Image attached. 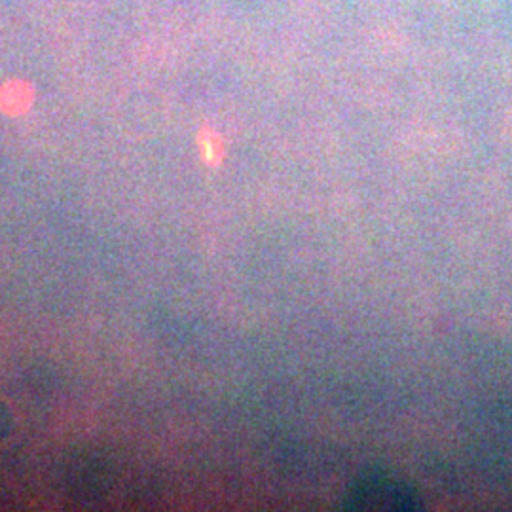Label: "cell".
<instances>
[{"instance_id":"1","label":"cell","mask_w":512,"mask_h":512,"mask_svg":"<svg viewBox=\"0 0 512 512\" xmlns=\"http://www.w3.org/2000/svg\"><path fill=\"white\" fill-rule=\"evenodd\" d=\"M346 511H416L421 509L418 494L395 476H361L342 501Z\"/></svg>"},{"instance_id":"2","label":"cell","mask_w":512,"mask_h":512,"mask_svg":"<svg viewBox=\"0 0 512 512\" xmlns=\"http://www.w3.org/2000/svg\"><path fill=\"white\" fill-rule=\"evenodd\" d=\"M35 88L27 80H8L0 86V112L6 116H21L33 107Z\"/></svg>"}]
</instances>
